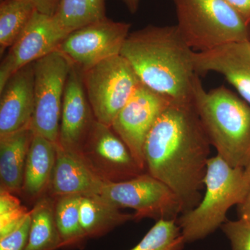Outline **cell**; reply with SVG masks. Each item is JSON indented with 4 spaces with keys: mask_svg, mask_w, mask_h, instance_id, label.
<instances>
[{
    "mask_svg": "<svg viewBox=\"0 0 250 250\" xmlns=\"http://www.w3.org/2000/svg\"><path fill=\"white\" fill-rule=\"evenodd\" d=\"M210 146L192 103L172 102L146 138L143 147L146 172L176 194L182 213L202 200Z\"/></svg>",
    "mask_w": 250,
    "mask_h": 250,
    "instance_id": "obj_1",
    "label": "cell"
},
{
    "mask_svg": "<svg viewBox=\"0 0 250 250\" xmlns=\"http://www.w3.org/2000/svg\"><path fill=\"white\" fill-rule=\"evenodd\" d=\"M194 52L177 25H148L130 33L121 54L148 88L174 103H192L199 79Z\"/></svg>",
    "mask_w": 250,
    "mask_h": 250,
    "instance_id": "obj_2",
    "label": "cell"
},
{
    "mask_svg": "<svg viewBox=\"0 0 250 250\" xmlns=\"http://www.w3.org/2000/svg\"><path fill=\"white\" fill-rule=\"evenodd\" d=\"M192 104L217 155L244 169L250 161L249 104L223 85L207 91L200 78Z\"/></svg>",
    "mask_w": 250,
    "mask_h": 250,
    "instance_id": "obj_3",
    "label": "cell"
},
{
    "mask_svg": "<svg viewBox=\"0 0 250 250\" xmlns=\"http://www.w3.org/2000/svg\"><path fill=\"white\" fill-rule=\"evenodd\" d=\"M206 191L199 205L179 215L177 223L186 243L203 239L227 221V213L244 200L250 185L244 169L229 165L218 155L207 162Z\"/></svg>",
    "mask_w": 250,
    "mask_h": 250,
    "instance_id": "obj_4",
    "label": "cell"
},
{
    "mask_svg": "<svg viewBox=\"0 0 250 250\" xmlns=\"http://www.w3.org/2000/svg\"><path fill=\"white\" fill-rule=\"evenodd\" d=\"M179 33L192 49L250 41V24L224 0H172Z\"/></svg>",
    "mask_w": 250,
    "mask_h": 250,
    "instance_id": "obj_5",
    "label": "cell"
},
{
    "mask_svg": "<svg viewBox=\"0 0 250 250\" xmlns=\"http://www.w3.org/2000/svg\"><path fill=\"white\" fill-rule=\"evenodd\" d=\"M83 79L95 119L110 126L141 83L121 54L83 72Z\"/></svg>",
    "mask_w": 250,
    "mask_h": 250,
    "instance_id": "obj_6",
    "label": "cell"
},
{
    "mask_svg": "<svg viewBox=\"0 0 250 250\" xmlns=\"http://www.w3.org/2000/svg\"><path fill=\"white\" fill-rule=\"evenodd\" d=\"M72 65L58 49L34 62V109L30 129L57 145L62 99Z\"/></svg>",
    "mask_w": 250,
    "mask_h": 250,
    "instance_id": "obj_7",
    "label": "cell"
},
{
    "mask_svg": "<svg viewBox=\"0 0 250 250\" xmlns=\"http://www.w3.org/2000/svg\"><path fill=\"white\" fill-rule=\"evenodd\" d=\"M100 195L119 208L134 209L135 220H177L182 213L176 194L147 172L129 180L106 182Z\"/></svg>",
    "mask_w": 250,
    "mask_h": 250,
    "instance_id": "obj_8",
    "label": "cell"
},
{
    "mask_svg": "<svg viewBox=\"0 0 250 250\" xmlns=\"http://www.w3.org/2000/svg\"><path fill=\"white\" fill-rule=\"evenodd\" d=\"M131 24L107 17L70 32L58 50L82 72L121 54Z\"/></svg>",
    "mask_w": 250,
    "mask_h": 250,
    "instance_id": "obj_9",
    "label": "cell"
},
{
    "mask_svg": "<svg viewBox=\"0 0 250 250\" xmlns=\"http://www.w3.org/2000/svg\"><path fill=\"white\" fill-rule=\"evenodd\" d=\"M80 154L106 182H120L145 172L111 126L95 120Z\"/></svg>",
    "mask_w": 250,
    "mask_h": 250,
    "instance_id": "obj_10",
    "label": "cell"
},
{
    "mask_svg": "<svg viewBox=\"0 0 250 250\" xmlns=\"http://www.w3.org/2000/svg\"><path fill=\"white\" fill-rule=\"evenodd\" d=\"M171 103L168 98L141 83L111 125L144 172L143 147L146 138L157 118Z\"/></svg>",
    "mask_w": 250,
    "mask_h": 250,
    "instance_id": "obj_11",
    "label": "cell"
},
{
    "mask_svg": "<svg viewBox=\"0 0 250 250\" xmlns=\"http://www.w3.org/2000/svg\"><path fill=\"white\" fill-rule=\"evenodd\" d=\"M53 16L36 11L0 65V90L21 68L58 49L68 35Z\"/></svg>",
    "mask_w": 250,
    "mask_h": 250,
    "instance_id": "obj_12",
    "label": "cell"
},
{
    "mask_svg": "<svg viewBox=\"0 0 250 250\" xmlns=\"http://www.w3.org/2000/svg\"><path fill=\"white\" fill-rule=\"evenodd\" d=\"M95 120L85 92L83 72L72 63L62 99L59 146L80 153Z\"/></svg>",
    "mask_w": 250,
    "mask_h": 250,
    "instance_id": "obj_13",
    "label": "cell"
},
{
    "mask_svg": "<svg viewBox=\"0 0 250 250\" xmlns=\"http://www.w3.org/2000/svg\"><path fill=\"white\" fill-rule=\"evenodd\" d=\"M34 62L14 74L0 90V137L30 128L34 109Z\"/></svg>",
    "mask_w": 250,
    "mask_h": 250,
    "instance_id": "obj_14",
    "label": "cell"
},
{
    "mask_svg": "<svg viewBox=\"0 0 250 250\" xmlns=\"http://www.w3.org/2000/svg\"><path fill=\"white\" fill-rule=\"evenodd\" d=\"M197 73L221 74L250 105V48L248 42H233L206 52H194Z\"/></svg>",
    "mask_w": 250,
    "mask_h": 250,
    "instance_id": "obj_15",
    "label": "cell"
},
{
    "mask_svg": "<svg viewBox=\"0 0 250 250\" xmlns=\"http://www.w3.org/2000/svg\"><path fill=\"white\" fill-rule=\"evenodd\" d=\"M106 182L87 164L80 153L57 145V158L48 191L53 198L69 195H100Z\"/></svg>",
    "mask_w": 250,
    "mask_h": 250,
    "instance_id": "obj_16",
    "label": "cell"
},
{
    "mask_svg": "<svg viewBox=\"0 0 250 250\" xmlns=\"http://www.w3.org/2000/svg\"><path fill=\"white\" fill-rule=\"evenodd\" d=\"M57 158V144L34 134L28 152L21 195L31 200L49 190Z\"/></svg>",
    "mask_w": 250,
    "mask_h": 250,
    "instance_id": "obj_17",
    "label": "cell"
},
{
    "mask_svg": "<svg viewBox=\"0 0 250 250\" xmlns=\"http://www.w3.org/2000/svg\"><path fill=\"white\" fill-rule=\"evenodd\" d=\"M34 132L30 128L0 137L1 189L21 195L28 152Z\"/></svg>",
    "mask_w": 250,
    "mask_h": 250,
    "instance_id": "obj_18",
    "label": "cell"
},
{
    "mask_svg": "<svg viewBox=\"0 0 250 250\" xmlns=\"http://www.w3.org/2000/svg\"><path fill=\"white\" fill-rule=\"evenodd\" d=\"M80 213L82 228L88 238L104 236L134 219V214L123 213L100 195L81 197Z\"/></svg>",
    "mask_w": 250,
    "mask_h": 250,
    "instance_id": "obj_19",
    "label": "cell"
},
{
    "mask_svg": "<svg viewBox=\"0 0 250 250\" xmlns=\"http://www.w3.org/2000/svg\"><path fill=\"white\" fill-rule=\"evenodd\" d=\"M54 202V199L51 196L41 197L30 210V230L25 250L61 249Z\"/></svg>",
    "mask_w": 250,
    "mask_h": 250,
    "instance_id": "obj_20",
    "label": "cell"
},
{
    "mask_svg": "<svg viewBox=\"0 0 250 250\" xmlns=\"http://www.w3.org/2000/svg\"><path fill=\"white\" fill-rule=\"evenodd\" d=\"M81 196L69 195L54 199V214L60 236L61 249H82L87 236L81 223Z\"/></svg>",
    "mask_w": 250,
    "mask_h": 250,
    "instance_id": "obj_21",
    "label": "cell"
},
{
    "mask_svg": "<svg viewBox=\"0 0 250 250\" xmlns=\"http://www.w3.org/2000/svg\"><path fill=\"white\" fill-rule=\"evenodd\" d=\"M37 11L30 0H4L0 4V54L10 48Z\"/></svg>",
    "mask_w": 250,
    "mask_h": 250,
    "instance_id": "obj_22",
    "label": "cell"
},
{
    "mask_svg": "<svg viewBox=\"0 0 250 250\" xmlns=\"http://www.w3.org/2000/svg\"><path fill=\"white\" fill-rule=\"evenodd\" d=\"M53 17L70 34L106 18V0H61Z\"/></svg>",
    "mask_w": 250,
    "mask_h": 250,
    "instance_id": "obj_23",
    "label": "cell"
},
{
    "mask_svg": "<svg viewBox=\"0 0 250 250\" xmlns=\"http://www.w3.org/2000/svg\"><path fill=\"white\" fill-rule=\"evenodd\" d=\"M186 242L176 220H159L130 250H182Z\"/></svg>",
    "mask_w": 250,
    "mask_h": 250,
    "instance_id": "obj_24",
    "label": "cell"
},
{
    "mask_svg": "<svg viewBox=\"0 0 250 250\" xmlns=\"http://www.w3.org/2000/svg\"><path fill=\"white\" fill-rule=\"evenodd\" d=\"M29 211L15 194L0 190V238L14 231L24 221Z\"/></svg>",
    "mask_w": 250,
    "mask_h": 250,
    "instance_id": "obj_25",
    "label": "cell"
},
{
    "mask_svg": "<svg viewBox=\"0 0 250 250\" xmlns=\"http://www.w3.org/2000/svg\"><path fill=\"white\" fill-rule=\"evenodd\" d=\"M222 230L231 244V250H250V223L243 219L227 220Z\"/></svg>",
    "mask_w": 250,
    "mask_h": 250,
    "instance_id": "obj_26",
    "label": "cell"
},
{
    "mask_svg": "<svg viewBox=\"0 0 250 250\" xmlns=\"http://www.w3.org/2000/svg\"><path fill=\"white\" fill-rule=\"evenodd\" d=\"M30 210L24 221L9 234L0 238V250H25L29 230H30Z\"/></svg>",
    "mask_w": 250,
    "mask_h": 250,
    "instance_id": "obj_27",
    "label": "cell"
},
{
    "mask_svg": "<svg viewBox=\"0 0 250 250\" xmlns=\"http://www.w3.org/2000/svg\"><path fill=\"white\" fill-rule=\"evenodd\" d=\"M250 24V0H224Z\"/></svg>",
    "mask_w": 250,
    "mask_h": 250,
    "instance_id": "obj_28",
    "label": "cell"
},
{
    "mask_svg": "<svg viewBox=\"0 0 250 250\" xmlns=\"http://www.w3.org/2000/svg\"><path fill=\"white\" fill-rule=\"evenodd\" d=\"M35 5L36 9L42 14L53 16L57 11L61 0H30Z\"/></svg>",
    "mask_w": 250,
    "mask_h": 250,
    "instance_id": "obj_29",
    "label": "cell"
},
{
    "mask_svg": "<svg viewBox=\"0 0 250 250\" xmlns=\"http://www.w3.org/2000/svg\"><path fill=\"white\" fill-rule=\"evenodd\" d=\"M237 206L239 218L246 220L250 223V189L244 200Z\"/></svg>",
    "mask_w": 250,
    "mask_h": 250,
    "instance_id": "obj_30",
    "label": "cell"
},
{
    "mask_svg": "<svg viewBox=\"0 0 250 250\" xmlns=\"http://www.w3.org/2000/svg\"><path fill=\"white\" fill-rule=\"evenodd\" d=\"M121 1L125 4L128 11L131 14H136L139 10L141 0H121Z\"/></svg>",
    "mask_w": 250,
    "mask_h": 250,
    "instance_id": "obj_31",
    "label": "cell"
},
{
    "mask_svg": "<svg viewBox=\"0 0 250 250\" xmlns=\"http://www.w3.org/2000/svg\"><path fill=\"white\" fill-rule=\"evenodd\" d=\"M244 171L247 179H248V182H249L250 185V162L248 163V165L246 166V167H245Z\"/></svg>",
    "mask_w": 250,
    "mask_h": 250,
    "instance_id": "obj_32",
    "label": "cell"
},
{
    "mask_svg": "<svg viewBox=\"0 0 250 250\" xmlns=\"http://www.w3.org/2000/svg\"><path fill=\"white\" fill-rule=\"evenodd\" d=\"M248 44H249L250 48V41H249V42H248Z\"/></svg>",
    "mask_w": 250,
    "mask_h": 250,
    "instance_id": "obj_33",
    "label": "cell"
},
{
    "mask_svg": "<svg viewBox=\"0 0 250 250\" xmlns=\"http://www.w3.org/2000/svg\"><path fill=\"white\" fill-rule=\"evenodd\" d=\"M4 1V0H1V1Z\"/></svg>",
    "mask_w": 250,
    "mask_h": 250,
    "instance_id": "obj_34",
    "label": "cell"
}]
</instances>
